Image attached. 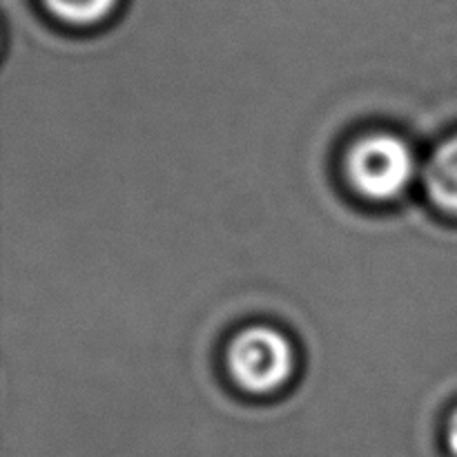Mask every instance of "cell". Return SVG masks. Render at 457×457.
<instances>
[{
    "instance_id": "cell-1",
    "label": "cell",
    "mask_w": 457,
    "mask_h": 457,
    "mask_svg": "<svg viewBox=\"0 0 457 457\" xmlns=\"http://www.w3.org/2000/svg\"><path fill=\"white\" fill-rule=\"evenodd\" d=\"M415 154L395 134H370L353 145L346 172L353 187L366 199L391 201L411 186L415 177Z\"/></svg>"
},
{
    "instance_id": "cell-5",
    "label": "cell",
    "mask_w": 457,
    "mask_h": 457,
    "mask_svg": "<svg viewBox=\"0 0 457 457\" xmlns=\"http://www.w3.org/2000/svg\"><path fill=\"white\" fill-rule=\"evenodd\" d=\"M445 445H446V451H449V455L457 457V409H455V413L451 415L449 424H446Z\"/></svg>"
},
{
    "instance_id": "cell-3",
    "label": "cell",
    "mask_w": 457,
    "mask_h": 457,
    "mask_svg": "<svg viewBox=\"0 0 457 457\" xmlns=\"http://www.w3.org/2000/svg\"><path fill=\"white\" fill-rule=\"evenodd\" d=\"M427 192L440 208L457 214V137L437 147L427 168Z\"/></svg>"
},
{
    "instance_id": "cell-4",
    "label": "cell",
    "mask_w": 457,
    "mask_h": 457,
    "mask_svg": "<svg viewBox=\"0 0 457 457\" xmlns=\"http://www.w3.org/2000/svg\"><path fill=\"white\" fill-rule=\"evenodd\" d=\"M49 12L70 25H96L110 16L119 0H43Z\"/></svg>"
},
{
    "instance_id": "cell-2",
    "label": "cell",
    "mask_w": 457,
    "mask_h": 457,
    "mask_svg": "<svg viewBox=\"0 0 457 457\" xmlns=\"http://www.w3.org/2000/svg\"><path fill=\"white\" fill-rule=\"evenodd\" d=\"M228 369L244 391L272 393L288 382L295 369V353L279 330L254 326L237 335L228 351Z\"/></svg>"
}]
</instances>
